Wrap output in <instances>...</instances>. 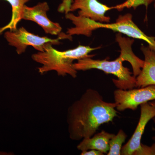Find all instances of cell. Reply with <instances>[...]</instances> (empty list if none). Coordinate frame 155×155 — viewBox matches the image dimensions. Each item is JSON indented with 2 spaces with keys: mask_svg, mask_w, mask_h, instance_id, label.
<instances>
[{
  "mask_svg": "<svg viewBox=\"0 0 155 155\" xmlns=\"http://www.w3.org/2000/svg\"><path fill=\"white\" fill-rule=\"evenodd\" d=\"M116 104L104 101L99 92L88 88L68 108L67 123L69 138L78 141L94 135L103 124L118 116Z\"/></svg>",
  "mask_w": 155,
  "mask_h": 155,
  "instance_id": "cell-1",
  "label": "cell"
},
{
  "mask_svg": "<svg viewBox=\"0 0 155 155\" xmlns=\"http://www.w3.org/2000/svg\"><path fill=\"white\" fill-rule=\"evenodd\" d=\"M65 17L72 21L75 26L67 30V34L69 36L76 35L90 37L92 31L96 29L107 28L134 38L142 40L147 43L151 49L155 51V37L147 36L143 33L133 22L132 15L130 14L120 15L116 22L113 23L96 22L87 17L75 16L72 13L66 14Z\"/></svg>",
  "mask_w": 155,
  "mask_h": 155,
  "instance_id": "cell-2",
  "label": "cell"
},
{
  "mask_svg": "<svg viewBox=\"0 0 155 155\" xmlns=\"http://www.w3.org/2000/svg\"><path fill=\"white\" fill-rule=\"evenodd\" d=\"M100 47L91 48L89 46L79 45L73 49L60 51L54 48L52 45L48 44L44 51H38L31 56L32 60L41 64L38 67L39 73L43 74L55 71L60 76L70 75L73 78L77 77V71L73 67V61L86 58H92L88 54Z\"/></svg>",
  "mask_w": 155,
  "mask_h": 155,
  "instance_id": "cell-3",
  "label": "cell"
},
{
  "mask_svg": "<svg viewBox=\"0 0 155 155\" xmlns=\"http://www.w3.org/2000/svg\"><path fill=\"white\" fill-rule=\"evenodd\" d=\"M74 63L73 67L77 71H86L97 69L104 71L107 74H113L117 79H113V81L118 89L128 90L136 87V79L132 75L130 69L123 66L125 61L121 56L113 61L94 60L91 58H86L77 60Z\"/></svg>",
  "mask_w": 155,
  "mask_h": 155,
  "instance_id": "cell-4",
  "label": "cell"
},
{
  "mask_svg": "<svg viewBox=\"0 0 155 155\" xmlns=\"http://www.w3.org/2000/svg\"><path fill=\"white\" fill-rule=\"evenodd\" d=\"M4 36L10 46L16 48L18 54L25 52L28 46H32L38 51L43 52L44 51L45 46L48 44L58 45L60 43V40H70V38L67 34L63 32L59 35L58 38L51 39L31 33L23 27L14 31H7L5 32Z\"/></svg>",
  "mask_w": 155,
  "mask_h": 155,
  "instance_id": "cell-5",
  "label": "cell"
},
{
  "mask_svg": "<svg viewBox=\"0 0 155 155\" xmlns=\"http://www.w3.org/2000/svg\"><path fill=\"white\" fill-rule=\"evenodd\" d=\"M114 95L117 110H135L142 104L155 100V85L128 90L117 89Z\"/></svg>",
  "mask_w": 155,
  "mask_h": 155,
  "instance_id": "cell-6",
  "label": "cell"
},
{
  "mask_svg": "<svg viewBox=\"0 0 155 155\" xmlns=\"http://www.w3.org/2000/svg\"><path fill=\"white\" fill-rule=\"evenodd\" d=\"M140 115L134 133L128 141L122 147V155H138L142 147L141 140L146 125L155 117V107L149 102L140 105Z\"/></svg>",
  "mask_w": 155,
  "mask_h": 155,
  "instance_id": "cell-7",
  "label": "cell"
},
{
  "mask_svg": "<svg viewBox=\"0 0 155 155\" xmlns=\"http://www.w3.org/2000/svg\"><path fill=\"white\" fill-rule=\"evenodd\" d=\"M49 9L46 2L39 3L32 7L25 5L22 19L36 22L46 34L59 35L62 28L59 23L53 22L48 18L47 13Z\"/></svg>",
  "mask_w": 155,
  "mask_h": 155,
  "instance_id": "cell-8",
  "label": "cell"
},
{
  "mask_svg": "<svg viewBox=\"0 0 155 155\" xmlns=\"http://www.w3.org/2000/svg\"><path fill=\"white\" fill-rule=\"evenodd\" d=\"M114 7H110L99 2L97 0H74L69 8V12L79 10L78 16L102 23H109L110 17L106 16V12Z\"/></svg>",
  "mask_w": 155,
  "mask_h": 155,
  "instance_id": "cell-9",
  "label": "cell"
},
{
  "mask_svg": "<svg viewBox=\"0 0 155 155\" xmlns=\"http://www.w3.org/2000/svg\"><path fill=\"white\" fill-rule=\"evenodd\" d=\"M141 50L144 56V64L136 79V87L155 85V51L142 45Z\"/></svg>",
  "mask_w": 155,
  "mask_h": 155,
  "instance_id": "cell-10",
  "label": "cell"
},
{
  "mask_svg": "<svg viewBox=\"0 0 155 155\" xmlns=\"http://www.w3.org/2000/svg\"><path fill=\"white\" fill-rule=\"evenodd\" d=\"M115 135L114 134L102 130L91 137L83 139L78 145L77 148L81 151L95 150L107 154L110 149L109 142Z\"/></svg>",
  "mask_w": 155,
  "mask_h": 155,
  "instance_id": "cell-11",
  "label": "cell"
},
{
  "mask_svg": "<svg viewBox=\"0 0 155 155\" xmlns=\"http://www.w3.org/2000/svg\"><path fill=\"white\" fill-rule=\"evenodd\" d=\"M116 40L121 48L120 56L125 61H128L132 66L134 76L136 77L140 73L144 64V61L141 60L134 54L131 49V45L134 40L123 37L120 33L116 34Z\"/></svg>",
  "mask_w": 155,
  "mask_h": 155,
  "instance_id": "cell-12",
  "label": "cell"
},
{
  "mask_svg": "<svg viewBox=\"0 0 155 155\" xmlns=\"http://www.w3.org/2000/svg\"><path fill=\"white\" fill-rule=\"evenodd\" d=\"M8 2L12 7V17L7 25L0 28V35L7 29L11 31L17 30V24L22 19L25 4L30 0H4Z\"/></svg>",
  "mask_w": 155,
  "mask_h": 155,
  "instance_id": "cell-13",
  "label": "cell"
},
{
  "mask_svg": "<svg viewBox=\"0 0 155 155\" xmlns=\"http://www.w3.org/2000/svg\"><path fill=\"white\" fill-rule=\"evenodd\" d=\"M127 136L122 129H120L116 135L111 138L109 142V151L107 155H120L122 144L125 142Z\"/></svg>",
  "mask_w": 155,
  "mask_h": 155,
  "instance_id": "cell-14",
  "label": "cell"
},
{
  "mask_svg": "<svg viewBox=\"0 0 155 155\" xmlns=\"http://www.w3.org/2000/svg\"><path fill=\"white\" fill-rule=\"evenodd\" d=\"M154 0H127L122 5L115 7V8L120 9L124 8L125 7H136L140 5H144L147 8L148 6Z\"/></svg>",
  "mask_w": 155,
  "mask_h": 155,
  "instance_id": "cell-15",
  "label": "cell"
},
{
  "mask_svg": "<svg viewBox=\"0 0 155 155\" xmlns=\"http://www.w3.org/2000/svg\"><path fill=\"white\" fill-rule=\"evenodd\" d=\"M138 155H155V143L151 146L142 144V147Z\"/></svg>",
  "mask_w": 155,
  "mask_h": 155,
  "instance_id": "cell-16",
  "label": "cell"
},
{
  "mask_svg": "<svg viewBox=\"0 0 155 155\" xmlns=\"http://www.w3.org/2000/svg\"><path fill=\"white\" fill-rule=\"evenodd\" d=\"M72 2V0H63V2L59 8V11L61 12L65 11L66 13H68L69 12V8Z\"/></svg>",
  "mask_w": 155,
  "mask_h": 155,
  "instance_id": "cell-17",
  "label": "cell"
},
{
  "mask_svg": "<svg viewBox=\"0 0 155 155\" xmlns=\"http://www.w3.org/2000/svg\"><path fill=\"white\" fill-rule=\"evenodd\" d=\"M103 153L100 151L95 150H88L82 151L81 153V155H104Z\"/></svg>",
  "mask_w": 155,
  "mask_h": 155,
  "instance_id": "cell-18",
  "label": "cell"
},
{
  "mask_svg": "<svg viewBox=\"0 0 155 155\" xmlns=\"http://www.w3.org/2000/svg\"><path fill=\"white\" fill-rule=\"evenodd\" d=\"M149 103L151 105L154 107H155V100H153V101H150L149 102Z\"/></svg>",
  "mask_w": 155,
  "mask_h": 155,
  "instance_id": "cell-19",
  "label": "cell"
},
{
  "mask_svg": "<svg viewBox=\"0 0 155 155\" xmlns=\"http://www.w3.org/2000/svg\"><path fill=\"white\" fill-rule=\"evenodd\" d=\"M6 153L0 152V155H6Z\"/></svg>",
  "mask_w": 155,
  "mask_h": 155,
  "instance_id": "cell-20",
  "label": "cell"
},
{
  "mask_svg": "<svg viewBox=\"0 0 155 155\" xmlns=\"http://www.w3.org/2000/svg\"><path fill=\"white\" fill-rule=\"evenodd\" d=\"M154 8L155 9V0H154Z\"/></svg>",
  "mask_w": 155,
  "mask_h": 155,
  "instance_id": "cell-21",
  "label": "cell"
}]
</instances>
